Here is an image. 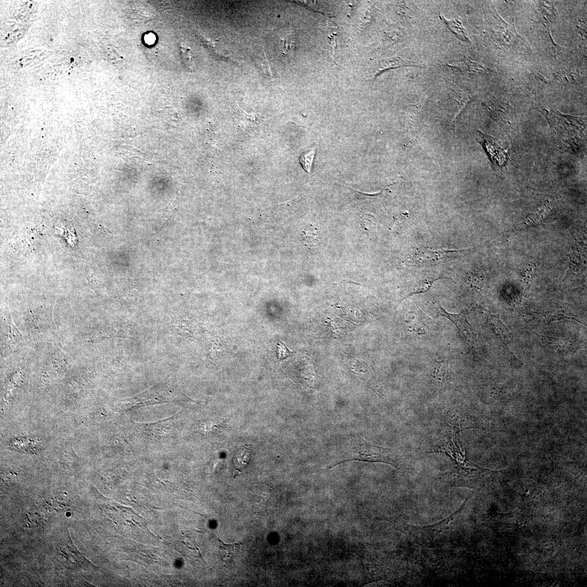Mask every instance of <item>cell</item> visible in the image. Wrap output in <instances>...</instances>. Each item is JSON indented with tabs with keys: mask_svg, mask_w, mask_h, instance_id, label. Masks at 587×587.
<instances>
[{
	"mask_svg": "<svg viewBox=\"0 0 587 587\" xmlns=\"http://www.w3.org/2000/svg\"><path fill=\"white\" fill-rule=\"evenodd\" d=\"M477 141L483 147L493 165L503 167L507 164L508 155L507 150L501 147V141L498 139L478 131Z\"/></svg>",
	"mask_w": 587,
	"mask_h": 587,
	"instance_id": "obj_3",
	"label": "cell"
},
{
	"mask_svg": "<svg viewBox=\"0 0 587 587\" xmlns=\"http://www.w3.org/2000/svg\"><path fill=\"white\" fill-rule=\"evenodd\" d=\"M483 311V314L485 317L488 327L491 330L494 335L499 338L500 340L504 342H507L508 339L507 329L504 327L499 318L485 310H484Z\"/></svg>",
	"mask_w": 587,
	"mask_h": 587,
	"instance_id": "obj_6",
	"label": "cell"
},
{
	"mask_svg": "<svg viewBox=\"0 0 587 587\" xmlns=\"http://www.w3.org/2000/svg\"><path fill=\"white\" fill-rule=\"evenodd\" d=\"M220 543V548L221 552H223L225 556L223 558L225 562H229L233 556L234 554L236 553L240 546L241 543H235L233 544H225L223 541L218 537Z\"/></svg>",
	"mask_w": 587,
	"mask_h": 587,
	"instance_id": "obj_12",
	"label": "cell"
},
{
	"mask_svg": "<svg viewBox=\"0 0 587 587\" xmlns=\"http://www.w3.org/2000/svg\"><path fill=\"white\" fill-rule=\"evenodd\" d=\"M283 55L288 58H294L296 50V42L292 35H288L282 40Z\"/></svg>",
	"mask_w": 587,
	"mask_h": 587,
	"instance_id": "obj_11",
	"label": "cell"
},
{
	"mask_svg": "<svg viewBox=\"0 0 587 587\" xmlns=\"http://www.w3.org/2000/svg\"><path fill=\"white\" fill-rule=\"evenodd\" d=\"M144 40H145V42L147 43V44L149 45H152L154 44L156 41V36L153 33H149L146 35L145 38H144Z\"/></svg>",
	"mask_w": 587,
	"mask_h": 587,
	"instance_id": "obj_16",
	"label": "cell"
},
{
	"mask_svg": "<svg viewBox=\"0 0 587 587\" xmlns=\"http://www.w3.org/2000/svg\"><path fill=\"white\" fill-rule=\"evenodd\" d=\"M180 57L185 68L189 71H194L195 69V58L193 52L188 45L180 42L179 46Z\"/></svg>",
	"mask_w": 587,
	"mask_h": 587,
	"instance_id": "obj_9",
	"label": "cell"
},
{
	"mask_svg": "<svg viewBox=\"0 0 587 587\" xmlns=\"http://www.w3.org/2000/svg\"><path fill=\"white\" fill-rule=\"evenodd\" d=\"M459 250H449L443 249L432 250L430 248H417L407 257V263L410 266L424 267L437 264L450 254Z\"/></svg>",
	"mask_w": 587,
	"mask_h": 587,
	"instance_id": "obj_2",
	"label": "cell"
},
{
	"mask_svg": "<svg viewBox=\"0 0 587 587\" xmlns=\"http://www.w3.org/2000/svg\"><path fill=\"white\" fill-rule=\"evenodd\" d=\"M439 17L451 32L454 34L457 38L464 42L469 41L465 29L461 23L458 20L455 19L449 21L441 14H440Z\"/></svg>",
	"mask_w": 587,
	"mask_h": 587,
	"instance_id": "obj_8",
	"label": "cell"
},
{
	"mask_svg": "<svg viewBox=\"0 0 587 587\" xmlns=\"http://www.w3.org/2000/svg\"><path fill=\"white\" fill-rule=\"evenodd\" d=\"M303 239L306 245L310 248L317 247L319 245L318 236L313 232H303Z\"/></svg>",
	"mask_w": 587,
	"mask_h": 587,
	"instance_id": "obj_14",
	"label": "cell"
},
{
	"mask_svg": "<svg viewBox=\"0 0 587 587\" xmlns=\"http://www.w3.org/2000/svg\"><path fill=\"white\" fill-rule=\"evenodd\" d=\"M294 352H291L289 350L284 343L279 341L277 346V358L279 359H284L289 356H291Z\"/></svg>",
	"mask_w": 587,
	"mask_h": 587,
	"instance_id": "obj_15",
	"label": "cell"
},
{
	"mask_svg": "<svg viewBox=\"0 0 587 587\" xmlns=\"http://www.w3.org/2000/svg\"><path fill=\"white\" fill-rule=\"evenodd\" d=\"M440 315L443 316L452 322L468 345L473 347L476 341V335L471 325L468 322L463 312L459 314H451L448 312L441 306L436 304Z\"/></svg>",
	"mask_w": 587,
	"mask_h": 587,
	"instance_id": "obj_4",
	"label": "cell"
},
{
	"mask_svg": "<svg viewBox=\"0 0 587 587\" xmlns=\"http://www.w3.org/2000/svg\"><path fill=\"white\" fill-rule=\"evenodd\" d=\"M404 67H416L423 68V66L420 65L418 62L404 59L400 57L396 56L378 61L374 67L372 74L374 77H376L387 70Z\"/></svg>",
	"mask_w": 587,
	"mask_h": 587,
	"instance_id": "obj_5",
	"label": "cell"
},
{
	"mask_svg": "<svg viewBox=\"0 0 587 587\" xmlns=\"http://www.w3.org/2000/svg\"><path fill=\"white\" fill-rule=\"evenodd\" d=\"M382 462L394 466L398 465L401 455L396 451L375 446L362 437H359L355 446L339 461L330 467L332 468L342 463L349 461Z\"/></svg>",
	"mask_w": 587,
	"mask_h": 587,
	"instance_id": "obj_1",
	"label": "cell"
},
{
	"mask_svg": "<svg viewBox=\"0 0 587 587\" xmlns=\"http://www.w3.org/2000/svg\"><path fill=\"white\" fill-rule=\"evenodd\" d=\"M252 453V448L250 446H242L234 456L233 463L238 475L241 473L249 463Z\"/></svg>",
	"mask_w": 587,
	"mask_h": 587,
	"instance_id": "obj_7",
	"label": "cell"
},
{
	"mask_svg": "<svg viewBox=\"0 0 587 587\" xmlns=\"http://www.w3.org/2000/svg\"><path fill=\"white\" fill-rule=\"evenodd\" d=\"M315 153V147L310 148L304 151L300 157V164L306 172L309 175H310L312 172Z\"/></svg>",
	"mask_w": 587,
	"mask_h": 587,
	"instance_id": "obj_10",
	"label": "cell"
},
{
	"mask_svg": "<svg viewBox=\"0 0 587 587\" xmlns=\"http://www.w3.org/2000/svg\"><path fill=\"white\" fill-rule=\"evenodd\" d=\"M361 224L365 230L369 234L374 233L377 227V220L375 216L370 214H365L360 217Z\"/></svg>",
	"mask_w": 587,
	"mask_h": 587,
	"instance_id": "obj_13",
	"label": "cell"
}]
</instances>
